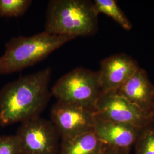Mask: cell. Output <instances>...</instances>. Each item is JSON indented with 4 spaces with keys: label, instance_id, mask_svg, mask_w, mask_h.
Masks as SVG:
<instances>
[{
    "label": "cell",
    "instance_id": "6da1fadb",
    "mask_svg": "<svg viewBox=\"0 0 154 154\" xmlns=\"http://www.w3.org/2000/svg\"><path fill=\"white\" fill-rule=\"evenodd\" d=\"M52 70L47 67L20 77L0 90V126L21 123L40 116L51 93L49 88Z\"/></svg>",
    "mask_w": 154,
    "mask_h": 154
},
{
    "label": "cell",
    "instance_id": "7a4b0ae2",
    "mask_svg": "<svg viewBox=\"0 0 154 154\" xmlns=\"http://www.w3.org/2000/svg\"><path fill=\"white\" fill-rule=\"evenodd\" d=\"M98 14L88 0H50L45 32L56 35L86 37L98 29Z\"/></svg>",
    "mask_w": 154,
    "mask_h": 154
},
{
    "label": "cell",
    "instance_id": "3957f363",
    "mask_svg": "<svg viewBox=\"0 0 154 154\" xmlns=\"http://www.w3.org/2000/svg\"><path fill=\"white\" fill-rule=\"evenodd\" d=\"M74 39L45 31L30 37L12 38L6 43L5 52L0 57V75L21 72L33 66Z\"/></svg>",
    "mask_w": 154,
    "mask_h": 154
},
{
    "label": "cell",
    "instance_id": "277c9868",
    "mask_svg": "<svg viewBox=\"0 0 154 154\" xmlns=\"http://www.w3.org/2000/svg\"><path fill=\"white\" fill-rule=\"evenodd\" d=\"M51 93L58 101L77 105L94 112L102 93L98 72L76 68L61 77Z\"/></svg>",
    "mask_w": 154,
    "mask_h": 154
},
{
    "label": "cell",
    "instance_id": "5b68a950",
    "mask_svg": "<svg viewBox=\"0 0 154 154\" xmlns=\"http://www.w3.org/2000/svg\"><path fill=\"white\" fill-rule=\"evenodd\" d=\"M16 135L21 154H58L61 138L51 121L40 116L21 123Z\"/></svg>",
    "mask_w": 154,
    "mask_h": 154
},
{
    "label": "cell",
    "instance_id": "8992f818",
    "mask_svg": "<svg viewBox=\"0 0 154 154\" xmlns=\"http://www.w3.org/2000/svg\"><path fill=\"white\" fill-rule=\"evenodd\" d=\"M94 114L105 120L143 128L154 122V115L140 109L116 91L100 94Z\"/></svg>",
    "mask_w": 154,
    "mask_h": 154
},
{
    "label": "cell",
    "instance_id": "52a82bcc",
    "mask_svg": "<svg viewBox=\"0 0 154 154\" xmlns=\"http://www.w3.org/2000/svg\"><path fill=\"white\" fill-rule=\"evenodd\" d=\"M94 112L77 105L58 101L50 111L51 121L61 139L93 131Z\"/></svg>",
    "mask_w": 154,
    "mask_h": 154
},
{
    "label": "cell",
    "instance_id": "ba28073f",
    "mask_svg": "<svg viewBox=\"0 0 154 154\" xmlns=\"http://www.w3.org/2000/svg\"><path fill=\"white\" fill-rule=\"evenodd\" d=\"M139 67L137 62L126 54H116L105 58L101 61L98 72L102 92L118 90Z\"/></svg>",
    "mask_w": 154,
    "mask_h": 154
},
{
    "label": "cell",
    "instance_id": "9c48e42d",
    "mask_svg": "<svg viewBox=\"0 0 154 154\" xmlns=\"http://www.w3.org/2000/svg\"><path fill=\"white\" fill-rule=\"evenodd\" d=\"M94 116L93 132L105 145L130 150L134 146L142 128Z\"/></svg>",
    "mask_w": 154,
    "mask_h": 154
},
{
    "label": "cell",
    "instance_id": "30bf717a",
    "mask_svg": "<svg viewBox=\"0 0 154 154\" xmlns=\"http://www.w3.org/2000/svg\"><path fill=\"white\" fill-rule=\"evenodd\" d=\"M117 91L140 109L154 115V85L142 68Z\"/></svg>",
    "mask_w": 154,
    "mask_h": 154
},
{
    "label": "cell",
    "instance_id": "8fae6325",
    "mask_svg": "<svg viewBox=\"0 0 154 154\" xmlns=\"http://www.w3.org/2000/svg\"><path fill=\"white\" fill-rule=\"evenodd\" d=\"M105 145L93 131L61 139L58 154H99Z\"/></svg>",
    "mask_w": 154,
    "mask_h": 154
},
{
    "label": "cell",
    "instance_id": "7c38bea8",
    "mask_svg": "<svg viewBox=\"0 0 154 154\" xmlns=\"http://www.w3.org/2000/svg\"><path fill=\"white\" fill-rule=\"evenodd\" d=\"M94 5L98 14L103 13L110 17L127 30L132 29V23L118 6L115 0H95Z\"/></svg>",
    "mask_w": 154,
    "mask_h": 154
},
{
    "label": "cell",
    "instance_id": "4fadbf2b",
    "mask_svg": "<svg viewBox=\"0 0 154 154\" xmlns=\"http://www.w3.org/2000/svg\"><path fill=\"white\" fill-rule=\"evenodd\" d=\"M134 146V154H154V122L142 129Z\"/></svg>",
    "mask_w": 154,
    "mask_h": 154
},
{
    "label": "cell",
    "instance_id": "5bb4252c",
    "mask_svg": "<svg viewBox=\"0 0 154 154\" xmlns=\"http://www.w3.org/2000/svg\"><path fill=\"white\" fill-rule=\"evenodd\" d=\"M32 3L31 0H0V17L22 16L27 11Z\"/></svg>",
    "mask_w": 154,
    "mask_h": 154
},
{
    "label": "cell",
    "instance_id": "9a60e30c",
    "mask_svg": "<svg viewBox=\"0 0 154 154\" xmlns=\"http://www.w3.org/2000/svg\"><path fill=\"white\" fill-rule=\"evenodd\" d=\"M0 154H21L16 135H0Z\"/></svg>",
    "mask_w": 154,
    "mask_h": 154
},
{
    "label": "cell",
    "instance_id": "2e32d148",
    "mask_svg": "<svg viewBox=\"0 0 154 154\" xmlns=\"http://www.w3.org/2000/svg\"><path fill=\"white\" fill-rule=\"evenodd\" d=\"M130 149H116L106 146L104 149L99 154H130Z\"/></svg>",
    "mask_w": 154,
    "mask_h": 154
},
{
    "label": "cell",
    "instance_id": "e0dca14e",
    "mask_svg": "<svg viewBox=\"0 0 154 154\" xmlns=\"http://www.w3.org/2000/svg\"></svg>",
    "mask_w": 154,
    "mask_h": 154
}]
</instances>
